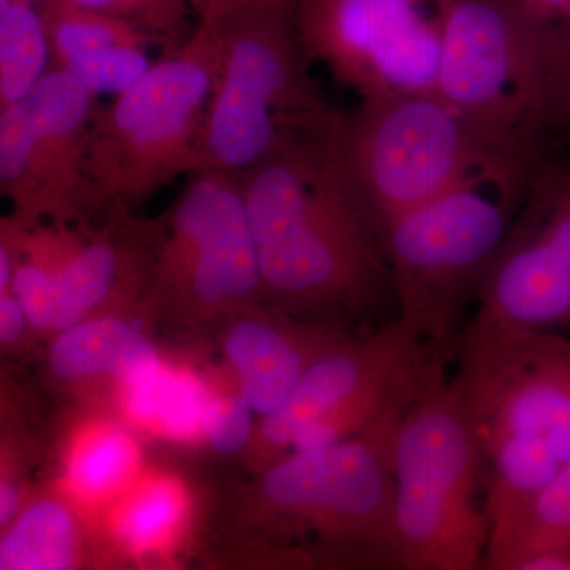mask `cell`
<instances>
[{"label":"cell","instance_id":"obj_1","mask_svg":"<svg viewBox=\"0 0 570 570\" xmlns=\"http://www.w3.org/2000/svg\"><path fill=\"white\" fill-rule=\"evenodd\" d=\"M325 132L292 142L238 179L266 305L306 321L337 322L370 311L392 279Z\"/></svg>","mask_w":570,"mask_h":570},{"label":"cell","instance_id":"obj_2","mask_svg":"<svg viewBox=\"0 0 570 570\" xmlns=\"http://www.w3.org/2000/svg\"><path fill=\"white\" fill-rule=\"evenodd\" d=\"M404 414L255 472L236 512L284 568L397 569L393 444Z\"/></svg>","mask_w":570,"mask_h":570},{"label":"cell","instance_id":"obj_3","mask_svg":"<svg viewBox=\"0 0 570 570\" xmlns=\"http://www.w3.org/2000/svg\"><path fill=\"white\" fill-rule=\"evenodd\" d=\"M453 387L489 471L490 523L570 463V337L472 321Z\"/></svg>","mask_w":570,"mask_h":570},{"label":"cell","instance_id":"obj_4","mask_svg":"<svg viewBox=\"0 0 570 570\" xmlns=\"http://www.w3.org/2000/svg\"><path fill=\"white\" fill-rule=\"evenodd\" d=\"M325 141L377 239L397 217L474 179L524 200L543 164L491 141L438 92L362 99L337 111Z\"/></svg>","mask_w":570,"mask_h":570},{"label":"cell","instance_id":"obj_5","mask_svg":"<svg viewBox=\"0 0 570 570\" xmlns=\"http://www.w3.org/2000/svg\"><path fill=\"white\" fill-rule=\"evenodd\" d=\"M219 56L216 28L198 22L134 85L100 104L86 160L88 217L134 213L198 170Z\"/></svg>","mask_w":570,"mask_h":570},{"label":"cell","instance_id":"obj_6","mask_svg":"<svg viewBox=\"0 0 570 570\" xmlns=\"http://www.w3.org/2000/svg\"><path fill=\"white\" fill-rule=\"evenodd\" d=\"M295 6L242 11L209 24L219 33L220 56L197 171L243 175L332 126L340 110L311 77Z\"/></svg>","mask_w":570,"mask_h":570},{"label":"cell","instance_id":"obj_7","mask_svg":"<svg viewBox=\"0 0 570 570\" xmlns=\"http://www.w3.org/2000/svg\"><path fill=\"white\" fill-rule=\"evenodd\" d=\"M478 439L439 366L409 404L393 444L397 569H482L490 540Z\"/></svg>","mask_w":570,"mask_h":570},{"label":"cell","instance_id":"obj_8","mask_svg":"<svg viewBox=\"0 0 570 570\" xmlns=\"http://www.w3.org/2000/svg\"><path fill=\"white\" fill-rule=\"evenodd\" d=\"M521 202L479 178L397 217L381 235L400 316L397 324L449 362L464 306L504 245Z\"/></svg>","mask_w":570,"mask_h":570},{"label":"cell","instance_id":"obj_9","mask_svg":"<svg viewBox=\"0 0 570 570\" xmlns=\"http://www.w3.org/2000/svg\"><path fill=\"white\" fill-rule=\"evenodd\" d=\"M445 365L397 321L341 337L309 366L294 393L255 423L250 472L291 452L324 448L406 412L436 367Z\"/></svg>","mask_w":570,"mask_h":570},{"label":"cell","instance_id":"obj_10","mask_svg":"<svg viewBox=\"0 0 570 570\" xmlns=\"http://www.w3.org/2000/svg\"><path fill=\"white\" fill-rule=\"evenodd\" d=\"M266 305L257 247L238 176L200 170L159 223L142 309L200 325Z\"/></svg>","mask_w":570,"mask_h":570},{"label":"cell","instance_id":"obj_11","mask_svg":"<svg viewBox=\"0 0 570 570\" xmlns=\"http://www.w3.org/2000/svg\"><path fill=\"white\" fill-rule=\"evenodd\" d=\"M436 92L501 148L549 159L539 132L547 26L520 0H438Z\"/></svg>","mask_w":570,"mask_h":570},{"label":"cell","instance_id":"obj_12","mask_svg":"<svg viewBox=\"0 0 570 570\" xmlns=\"http://www.w3.org/2000/svg\"><path fill=\"white\" fill-rule=\"evenodd\" d=\"M294 20L311 63L360 99L436 92L438 0H298Z\"/></svg>","mask_w":570,"mask_h":570},{"label":"cell","instance_id":"obj_13","mask_svg":"<svg viewBox=\"0 0 570 570\" xmlns=\"http://www.w3.org/2000/svg\"><path fill=\"white\" fill-rule=\"evenodd\" d=\"M100 102L77 78L51 69L0 110V193L21 227L75 225L85 208L86 160Z\"/></svg>","mask_w":570,"mask_h":570},{"label":"cell","instance_id":"obj_14","mask_svg":"<svg viewBox=\"0 0 570 570\" xmlns=\"http://www.w3.org/2000/svg\"><path fill=\"white\" fill-rule=\"evenodd\" d=\"M223 321L225 362L258 419L283 406L318 356L348 333L337 322L306 321L268 305Z\"/></svg>","mask_w":570,"mask_h":570},{"label":"cell","instance_id":"obj_15","mask_svg":"<svg viewBox=\"0 0 570 570\" xmlns=\"http://www.w3.org/2000/svg\"><path fill=\"white\" fill-rule=\"evenodd\" d=\"M478 299L475 321L570 332V268L521 216L483 277Z\"/></svg>","mask_w":570,"mask_h":570},{"label":"cell","instance_id":"obj_16","mask_svg":"<svg viewBox=\"0 0 570 570\" xmlns=\"http://www.w3.org/2000/svg\"><path fill=\"white\" fill-rule=\"evenodd\" d=\"M51 50V69L67 71L97 97L119 94L153 66L156 40L129 22L73 0H39Z\"/></svg>","mask_w":570,"mask_h":570},{"label":"cell","instance_id":"obj_17","mask_svg":"<svg viewBox=\"0 0 570 570\" xmlns=\"http://www.w3.org/2000/svg\"><path fill=\"white\" fill-rule=\"evenodd\" d=\"M163 365L151 337L129 313H107L71 325L50 340L48 370L70 387L118 385L124 392Z\"/></svg>","mask_w":570,"mask_h":570},{"label":"cell","instance_id":"obj_18","mask_svg":"<svg viewBox=\"0 0 570 570\" xmlns=\"http://www.w3.org/2000/svg\"><path fill=\"white\" fill-rule=\"evenodd\" d=\"M194 501L181 479L146 468L99 515V538L132 558L164 557L183 542Z\"/></svg>","mask_w":570,"mask_h":570},{"label":"cell","instance_id":"obj_19","mask_svg":"<svg viewBox=\"0 0 570 570\" xmlns=\"http://www.w3.org/2000/svg\"><path fill=\"white\" fill-rule=\"evenodd\" d=\"M62 489L32 493L0 532V570L82 568L96 547V527Z\"/></svg>","mask_w":570,"mask_h":570},{"label":"cell","instance_id":"obj_20","mask_svg":"<svg viewBox=\"0 0 570 570\" xmlns=\"http://www.w3.org/2000/svg\"><path fill=\"white\" fill-rule=\"evenodd\" d=\"M69 438L59 489L99 517L145 471L140 442L126 426L102 419L80 423Z\"/></svg>","mask_w":570,"mask_h":570},{"label":"cell","instance_id":"obj_21","mask_svg":"<svg viewBox=\"0 0 570 570\" xmlns=\"http://www.w3.org/2000/svg\"><path fill=\"white\" fill-rule=\"evenodd\" d=\"M570 549V463L534 497L490 523L482 569L524 570L528 562Z\"/></svg>","mask_w":570,"mask_h":570},{"label":"cell","instance_id":"obj_22","mask_svg":"<svg viewBox=\"0 0 570 570\" xmlns=\"http://www.w3.org/2000/svg\"><path fill=\"white\" fill-rule=\"evenodd\" d=\"M51 70V50L32 0H0V110L17 104Z\"/></svg>","mask_w":570,"mask_h":570},{"label":"cell","instance_id":"obj_23","mask_svg":"<svg viewBox=\"0 0 570 570\" xmlns=\"http://www.w3.org/2000/svg\"><path fill=\"white\" fill-rule=\"evenodd\" d=\"M523 204L521 217L570 268V156L540 165Z\"/></svg>","mask_w":570,"mask_h":570},{"label":"cell","instance_id":"obj_24","mask_svg":"<svg viewBox=\"0 0 570 570\" xmlns=\"http://www.w3.org/2000/svg\"><path fill=\"white\" fill-rule=\"evenodd\" d=\"M539 132L570 134V20L547 26L540 85Z\"/></svg>","mask_w":570,"mask_h":570},{"label":"cell","instance_id":"obj_25","mask_svg":"<svg viewBox=\"0 0 570 570\" xmlns=\"http://www.w3.org/2000/svg\"><path fill=\"white\" fill-rule=\"evenodd\" d=\"M82 7L129 22L156 40L164 51L181 43L189 17L187 0H73Z\"/></svg>","mask_w":570,"mask_h":570},{"label":"cell","instance_id":"obj_26","mask_svg":"<svg viewBox=\"0 0 570 570\" xmlns=\"http://www.w3.org/2000/svg\"><path fill=\"white\" fill-rule=\"evenodd\" d=\"M255 412L242 393H220L206 400L202 412V436L225 456L245 453L254 436Z\"/></svg>","mask_w":570,"mask_h":570},{"label":"cell","instance_id":"obj_27","mask_svg":"<svg viewBox=\"0 0 570 570\" xmlns=\"http://www.w3.org/2000/svg\"><path fill=\"white\" fill-rule=\"evenodd\" d=\"M190 10L197 14L198 22L212 24L242 13V11L264 9V7L295 6L298 0H187Z\"/></svg>","mask_w":570,"mask_h":570},{"label":"cell","instance_id":"obj_28","mask_svg":"<svg viewBox=\"0 0 570 570\" xmlns=\"http://www.w3.org/2000/svg\"><path fill=\"white\" fill-rule=\"evenodd\" d=\"M29 330H32V326L13 288L0 292V344L2 347L17 346Z\"/></svg>","mask_w":570,"mask_h":570},{"label":"cell","instance_id":"obj_29","mask_svg":"<svg viewBox=\"0 0 570 570\" xmlns=\"http://www.w3.org/2000/svg\"><path fill=\"white\" fill-rule=\"evenodd\" d=\"M540 24L554 26L570 20V0H520Z\"/></svg>","mask_w":570,"mask_h":570},{"label":"cell","instance_id":"obj_30","mask_svg":"<svg viewBox=\"0 0 570 570\" xmlns=\"http://www.w3.org/2000/svg\"><path fill=\"white\" fill-rule=\"evenodd\" d=\"M524 570H570V549L542 554L528 562Z\"/></svg>","mask_w":570,"mask_h":570}]
</instances>
